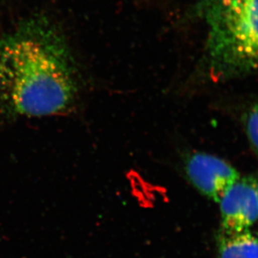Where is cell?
Instances as JSON below:
<instances>
[{
  "label": "cell",
  "mask_w": 258,
  "mask_h": 258,
  "mask_svg": "<svg viewBox=\"0 0 258 258\" xmlns=\"http://www.w3.org/2000/svg\"><path fill=\"white\" fill-rule=\"evenodd\" d=\"M224 231L249 230L258 219L256 184L250 179H239L226 192L221 201Z\"/></svg>",
  "instance_id": "obj_4"
},
{
  "label": "cell",
  "mask_w": 258,
  "mask_h": 258,
  "mask_svg": "<svg viewBox=\"0 0 258 258\" xmlns=\"http://www.w3.org/2000/svg\"><path fill=\"white\" fill-rule=\"evenodd\" d=\"M220 258H258V234L250 230L221 234L218 241Z\"/></svg>",
  "instance_id": "obj_5"
},
{
  "label": "cell",
  "mask_w": 258,
  "mask_h": 258,
  "mask_svg": "<svg viewBox=\"0 0 258 258\" xmlns=\"http://www.w3.org/2000/svg\"><path fill=\"white\" fill-rule=\"evenodd\" d=\"M184 169L194 186L204 196L218 203L239 179L238 172L231 164L204 153L190 155L185 161Z\"/></svg>",
  "instance_id": "obj_3"
},
{
  "label": "cell",
  "mask_w": 258,
  "mask_h": 258,
  "mask_svg": "<svg viewBox=\"0 0 258 258\" xmlns=\"http://www.w3.org/2000/svg\"><path fill=\"white\" fill-rule=\"evenodd\" d=\"M79 74L62 31L41 15L0 38V102L13 114H61L79 93Z\"/></svg>",
  "instance_id": "obj_1"
},
{
  "label": "cell",
  "mask_w": 258,
  "mask_h": 258,
  "mask_svg": "<svg viewBox=\"0 0 258 258\" xmlns=\"http://www.w3.org/2000/svg\"><path fill=\"white\" fill-rule=\"evenodd\" d=\"M206 64L214 81L258 74V0H200Z\"/></svg>",
  "instance_id": "obj_2"
},
{
  "label": "cell",
  "mask_w": 258,
  "mask_h": 258,
  "mask_svg": "<svg viewBox=\"0 0 258 258\" xmlns=\"http://www.w3.org/2000/svg\"><path fill=\"white\" fill-rule=\"evenodd\" d=\"M246 128L251 145L258 154V103L246 115Z\"/></svg>",
  "instance_id": "obj_6"
},
{
  "label": "cell",
  "mask_w": 258,
  "mask_h": 258,
  "mask_svg": "<svg viewBox=\"0 0 258 258\" xmlns=\"http://www.w3.org/2000/svg\"><path fill=\"white\" fill-rule=\"evenodd\" d=\"M256 196H257V201H258V184L256 185Z\"/></svg>",
  "instance_id": "obj_7"
}]
</instances>
